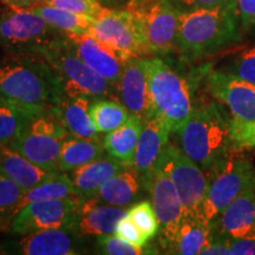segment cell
<instances>
[{"mask_svg": "<svg viewBox=\"0 0 255 255\" xmlns=\"http://www.w3.org/2000/svg\"><path fill=\"white\" fill-rule=\"evenodd\" d=\"M235 7L241 31L255 28V0H235Z\"/></svg>", "mask_w": 255, "mask_h": 255, "instance_id": "f35d334b", "label": "cell"}, {"mask_svg": "<svg viewBox=\"0 0 255 255\" xmlns=\"http://www.w3.org/2000/svg\"><path fill=\"white\" fill-rule=\"evenodd\" d=\"M0 174L27 190L49 177L52 171L38 167L11 145L0 142Z\"/></svg>", "mask_w": 255, "mask_h": 255, "instance_id": "603a6c76", "label": "cell"}, {"mask_svg": "<svg viewBox=\"0 0 255 255\" xmlns=\"http://www.w3.org/2000/svg\"><path fill=\"white\" fill-rule=\"evenodd\" d=\"M169 1L182 13V12H188L191 9L225 5L234 1V0H169Z\"/></svg>", "mask_w": 255, "mask_h": 255, "instance_id": "ab89813d", "label": "cell"}, {"mask_svg": "<svg viewBox=\"0 0 255 255\" xmlns=\"http://www.w3.org/2000/svg\"><path fill=\"white\" fill-rule=\"evenodd\" d=\"M229 255H255V239H232Z\"/></svg>", "mask_w": 255, "mask_h": 255, "instance_id": "b9f144b4", "label": "cell"}, {"mask_svg": "<svg viewBox=\"0 0 255 255\" xmlns=\"http://www.w3.org/2000/svg\"><path fill=\"white\" fill-rule=\"evenodd\" d=\"M37 113L0 96V142L12 144Z\"/></svg>", "mask_w": 255, "mask_h": 255, "instance_id": "f1b7e54d", "label": "cell"}, {"mask_svg": "<svg viewBox=\"0 0 255 255\" xmlns=\"http://www.w3.org/2000/svg\"><path fill=\"white\" fill-rule=\"evenodd\" d=\"M83 235L76 226L45 229L24 235L17 253L24 255H76L83 253Z\"/></svg>", "mask_w": 255, "mask_h": 255, "instance_id": "e0dca14e", "label": "cell"}, {"mask_svg": "<svg viewBox=\"0 0 255 255\" xmlns=\"http://www.w3.org/2000/svg\"><path fill=\"white\" fill-rule=\"evenodd\" d=\"M220 234L255 239V180L219 216Z\"/></svg>", "mask_w": 255, "mask_h": 255, "instance_id": "d6986e66", "label": "cell"}, {"mask_svg": "<svg viewBox=\"0 0 255 255\" xmlns=\"http://www.w3.org/2000/svg\"><path fill=\"white\" fill-rule=\"evenodd\" d=\"M142 186L141 177L135 169L126 167L101 187L96 197L108 205L127 207L136 200Z\"/></svg>", "mask_w": 255, "mask_h": 255, "instance_id": "d4e9b609", "label": "cell"}, {"mask_svg": "<svg viewBox=\"0 0 255 255\" xmlns=\"http://www.w3.org/2000/svg\"><path fill=\"white\" fill-rule=\"evenodd\" d=\"M39 55L57 73L68 97L81 95L95 100L116 97L117 89L77 55L68 36L53 40L39 51Z\"/></svg>", "mask_w": 255, "mask_h": 255, "instance_id": "277c9868", "label": "cell"}, {"mask_svg": "<svg viewBox=\"0 0 255 255\" xmlns=\"http://www.w3.org/2000/svg\"><path fill=\"white\" fill-rule=\"evenodd\" d=\"M91 119L100 132H110L130 120L131 115L121 101L115 98H101L92 102Z\"/></svg>", "mask_w": 255, "mask_h": 255, "instance_id": "f546056e", "label": "cell"}, {"mask_svg": "<svg viewBox=\"0 0 255 255\" xmlns=\"http://www.w3.org/2000/svg\"><path fill=\"white\" fill-rule=\"evenodd\" d=\"M128 165H124L114 158L113 156L101 157L95 161L75 169L72 171V181L76 194L83 200L96 196L101 187L110 180L114 175L122 170Z\"/></svg>", "mask_w": 255, "mask_h": 255, "instance_id": "7402d4cb", "label": "cell"}, {"mask_svg": "<svg viewBox=\"0 0 255 255\" xmlns=\"http://www.w3.org/2000/svg\"><path fill=\"white\" fill-rule=\"evenodd\" d=\"M90 33L126 60L150 56L136 14L129 8L104 7L95 18Z\"/></svg>", "mask_w": 255, "mask_h": 255, "instance_id": "30bf717a", "label": "cell"}, {"mask_svg": "<svg viewBox=\"0 0 255 255\" xmlns=\"http://www.w3.org/2000/svg\"><path fill=\"white\" fill-rule=\"evenodd\" d=\"M128 216L135 223L144 237L150 240L159 231V222L152 203L149 201H141L131 208L128 209Z\"/></svg>", "mask_w": 255, "mask_h": 255, "instance_id": "d6a6232c", "label": "cell"}, {"mask_svg": "<svg viewBox=\"0 0 255 255\" xmlns=\"http://www.w3.org/2000/svg\"><path fill=\"white\" fill-rule=\"evenodd\" d=\"M152 115H158L176 133L193 113V98L187 79L159 57H146Z\"/></svg>", "mask_w": 255, "mask_h": 255, "instance_id": "5b68a950", "label": "cell"}, {"mask_svg": "<svg viewBox=\"0 0 255 255\" xmlns=\"http://www.w3.org/2000/svg\"><path fill=\"white\" fill-rule=\"evenodd\" d=\"M94 101L95 98L85 95L76 97L65 96L53 108L52 113L69 135L87 139H100V131L96 129L90 114Z\"/></svg>", "mask_w": 255, "mask_h": 255, "instance_id": "ffe728a7", "label": "cell"}, {"mask_svg": "<svg viewBox=\"0 0 255 255\" xmlns=\"http://www.w3.org/2000/svg\"><path fill=\"white\" fill-rule=\"evenodd\" d=\"M145 189L150 193L151 203L159 222L162 245L173 247L184 216L182 201L171 178L156 167Z\"/></svg>", "mask_w": 255, "mask_h": 255, "instance_id": "4fadbf2b", "label": "cell"}, {"mask_svg": "<svg viewBox=\"0 0 255 255\" xmlns=\"http://www.w3.org/2000/svg\"><path fill=\"white\" fill-rule=\"evenodd\" d=\"M68 37L77 55L117 89L127 60L91 33Z\"/></svg>", "mask_w": 255, "mask_h": 255, "instance_id": "ac0fdd59", "label": "cell"}, {"mask_svg": "<svg viewBox=\"0 0 255 255\" xmlns=\"http://www.w3.org/2000/svg\"><path fill=\"white\" fill-rule=\"evenodd\" d=\"M96 246H97V253L107 255H141L148 253L144 247L129 244L116 234L97 235Z\"/></svg>", "mask_w": 255, "mask_h": 255, "instance_id": "836d02e7", "label": "cell"}, {"mask_svg": "<svg viewBox=\"0 0 255 255\" xmlns=\"http://www.w3.org/2000/svg\"><path fill=\"white\" fill-rule=\"evenodd\" d=\"M115 234H116L119 238L123 239L124 241L129 242V244L135 245V246H138V247H144L146 242H148V239L142 234L141 231L136 227L135 223L129 219V216L128 215L121 219L120 222L117 223Z\"/></svg>", "mask_w": 255, "mask_h": 255, "instance_id": "74e56055", "label": "cell"}, {"mask_svg": "<svg viewBox=\"0 0 255 255\" xmlns=\"http://www.w3.org/2000/svg\"><path fill=\"white\" fill-rule=\"evenodd\" d=\"M202 214L214 222L222 212L255 180V167L246 155L232 149L226 161L209 175Z\"/></svg>", "mask_w": 255, "mask_h": 255, "instance_id": "52a82bcc", "label": "cell"}, {"mask_svg": "<svg viewBox=\"0 0 255 255\" xmlns=\"http://www.w3.org/2000/svg\"><path fill=\"white\" fill-rule=\"evenodd\" d=\"M156 167L161 168L174 182L182 201L184 215L202 214L209 184L208 175L180 146L170 143L165 146Z\"/></svg>", "mask_w": 255, "mask_h": 255, "instance_id": "9c48e42d", "label": "cell"}, {"mask_svg": "<svg viewBox=\"0 0 255 255\" xmlns=\"http://www.w3.org/2000/svg\"><path fill=\"white\" fill-rule=\"evenodd\" d=\"M128 8L136 14L150 55L165 56L176 50L181 12L169 0H150Z\"/></svg>", "mask_w": 255, "mask_h": 255, "instance_id": "8fae6325", "label": "cell"}, {"mask_svg": "<svg viewBox=\"0 0 255 255\" xmlns=\"http://www.w3.org/2000/svg\"><path fill=\"white\" fill-rule=\"evenodd\" d=\"M213 235V222L203 214L184 215L171 250L182 255L201 254Z\"/></svg>", "mask_w": 255, "mask_h": 255, "instance_id": "cb8c5ba5", "label": "cell"}, {"mask_svg": "<svg viewBox=\"0 0 255 255\" xmlns=\"http://www.w3.org/2000/svg\"><path fill=\"white\" fill-rule=\"evenodd\" d=\"M146 57H133L128 59L117 85L119 100L131 116L142 121L152 116Z\"/></svg>", "mask_w": 255, "mask_h": 255, "instance_id": "9a60e30c", "label": "cell"}, {"mask_svg": "<svg viewBox=\"0 0 255 255\" xmlns=\"http://www.w3.org/2000/svg\"><path fill=\"white\" fill-rule=\"evenodd\" d=\"M83 201L81 196L72 195L28 203L12 220L9 231L13 234L26 235L45 229L76 226Z\"/></svg>", "mask_w": 255, "mask_h": 255, "instance_id": "7c38bea8", "label": "cell"}, {"mask_svg": "<svg viewBox=\"0 0 255 255\" xmlns=\"http://www.w3.org/2000/svg\"><path fill=\"white\" fill-rule=\"evenodd\" d=\"M231 138L234 149L254 148L255 146V121L244 122L231 117Z\"/></svg>", "mask_w": 255, "mask_h": 255, "instance_id": "8d00e7d4", "label": "cell"}, {"mask_svg": "<svg viewBox=\"0 0 255 255\" xmlns=\"http://www.w3.org/2000/svg\"><path fill=\"white\" fill-rule=\"evenodd\" d=\"M72 195H77L72 178L65 174H60V171H57L32 187L31 189L26 190L21 201V208L36 201L63 199Z\"/></svg>", "mask_w": 255, "mask_h": 255, "instance_id": "4dcf8cb0", "label": "cell"}, {"mask_svg": "<svg viewBox=\"0 0 255 255\" xmlns=\"http://www.w3.org/2000/svg\"><path fill=\"white\" fill-rule=\"evenodd\" d=\"M105 151L104 144L100 139H87L69 135L64 141L59 154V171H73L81 165L103 157Z\"/></svg>", "mask_w": 255, "mask_h": 255, "instance_id": "4316f807", "label": "cell"}, {"mask_svg": "<svg viewBox=\"0 0 255 255\" xmlns=\"http://www.w3.org/2000/svg\"><path fill=\"white\" fill-rule=\"evenodd\" d=\"M69 132L64 129L52 111L39 114L31 120L12 148L30 159L32 163L46 170L59 171L58 159Z\"/></svg>", "mask_w": 255, "mask_h": 255, "instance_id": "ba28073f", "label": "cell"}, {"mask_svg": "<svg viewBox=\"0 0 255 255\" xmlns=\"http://www.w3.org/2000/svg\"><path fill=\"white\" fill-rule=\"evenodd\" d=\"M229 246H231V238L227 235L219 234L218 237L212 235V240L203 248L201 254L206 255H229Z\"/></svg>", "mask_w": 255, "mask_h": 255, "instance_id": "60d3db41", "label": "cell"}, {"mask_svg": "<svg viewBox=\"0 0 255 255\" xmlns=\"http://www.w3.org/2000/svg\"><path fill=\"white\" fill-rule=\"evenodd\" d=\"M170 132L171 130L168 123L158 115H152L143 122L131 167L139 175L144 188L154 173L162 152L169 143Z\"/></svg>", "mask_w": 255, "mask_h": 255, "instance_id": "2e32d148", "label": "cell"}, {"mask_svg": "<svg viewBox=\"0 0 255 255\" xmlns=\"http://www.w3.org/2000/svg\"><path fill=\"white\" fill-rule=\"evenodd\" d=\"M96 196L85 199L82 202L76 227L83 237L85 235L115 234L117 223L128 214L124 207L102 205Z\"/></svg>", "mask_w": 255, "mask_h": 255, "instance_id": "44dd1931", "label": "cell"}, {"mask_svg": "<svg viewBox=\"0 0 255 255\" xmlns=\"http://www.w3.org/2000/svg\"><path fill=\"white\" fill-rule=\"evenodd\" d=\"M31 11L45 19L51 26L62 32L65 36H78L91 32L94 18L85 14H79L76 12L55 7L49 5H37L30 7Z\"/></svg>", "mask_w": 255, "mask_h": 255, "instance_id": "83f0119b", "label": "cell"}, {"mask_svg": "<svg viewBox=\"0 0 255 255\" xmlns=\"http://www.w3.org/2000/svg\"><path fill=\"white\" fill-rule=\"evenodd\" d=\"M144 121L131 116L130 120L103 138V144L108 154L128 167H131L133 156L141 135Z\"/></svg>", "mask_w": 255, "mask_h": 255, "instance_id": "484cf974", "label": "cell"}, {"mask_svg": "<svg viewBox=\"0 0 255 255\" xmlns=\"http://www.w3.org/2000/svg\"><path fill=\"white\" fill-rule=\"evenodd\" d=\"M63 36L65 34L30 8L7 6L0 11V47L7 55L39 53Z\"/></svg>", "mask_w": 255, "mask_h": 255, "instance_id": "8992f818", "label": "cell"}, {"mask_svg": "<svg viewBox=\"0 0 255 255\" xmlns=\"http://www.w3.org/2000/svg\"><path fill=\"white\" fill-rule=\"evenodd\" d=\"M26 189L0 174V232L9 228L12 220L21 209V201Z\"/></svg>", "mask_w": 255, "mask_h": 255, "instance_id": "1f68e13d", "label": "cell"}, {"mask_svg": "<svg viewBox=\"0 0 255 255\" xmlns=\"http://www.w3.org/2000/svg\"><path fill=\"white\" fill-rule=\"evenodd\" d=\"M176 133L182 151L208 176L226 161L233 149L231 119L220 103L194 108Z\"/></svg>", "mask_w": 255, "mask_h": 255, "instance_id": "3957f363", "label": "cell"}, {"mask_svg": "<svg viewBox=\"0 0 255 255\" xmlns=\"http://www.w3.org/2000/svg\"><path fill=\"white\" fill-rule=\"evenodd\" d=\"M0 96L37 114L52 111L65 97L57 73L39 53L0 59Z\"/></svg>", "mask_w": 255, "mask_h": 255, "instance_id": "6da1fadb", "label": "cell"}, {"mask_svg": "<svg viewBox=\"0 0 255 255\" xmlns=\"http://www.w3.org/2000/svg\"><path fill=\"white\" fill-rule=\"evenodd\" d=\"M226 72L255 84V45L239 53Z\"/></svg>", "mask_w": 255, "mask_h": 255, "instance_id": "e575fe53", "label": "cell"}, {"mask_svg": "<svg viewBox=\"0 0 255 255\" xmlns=\"http://www.w3.org/2000/svg\"><path fill=\"white\" fill-rule=\"evenodd\" d=\"M40 5L55 6V7L66 9V11L85 14L94 19L105 7L100 0H43Z\"/></svg>", "mask_w": 255, "mask_h": 255, "instance_id": "d590c367", "label": "cell"}, {"mask_svg": "<svg viewBox=\"0 0 255 255\" xmlns=\"http://www.w3.org/2000/svg\"><path fill=\"white\" fill-rule=\"evenodd\" d=\"M241 33L235 0L191 9L180 15L176 50L188 60L200 59L238 43Z\"/></svg>", "mask_w": 255, "mask_h": 255, "instance_id": "7a4b0ae2", "label": "cell"}, {"mask_svg": "<svg viewBox=\"0 0 255 255\" xmlns=\"http://www.w3.org/2000/svg\"><path fill=\"white\" fill-rule=\"evenodd\" d=\"M210 95L222 103L233 120L255 121V84L226 71H213L207 79Z\"/></svg>", "mask_w": 255, "mask_h": 255, "instance_id": "5bb4252c", "label": "cell"}, {"mask_svg": "<svg viewBox=\"0 0 255 255\" xmlns=\"http://www.w3.org/2000/svg\"><path fill=\"white\" fill-rule=\"evenodd\" d=\"M7 6L17 8H30L33 6L40 5L43 0H1Z\"/></svg>", "mask_w": 255, "mask_h": 255, "instance_id": "7bdbcfd3", "label": "cell"}, {"mask_svg": "<svg viewBox=\"0 0 255 255\" xmlns=\"http://www.w3.org/2000/svg\"><path fill=\"white\" fill-rule=\"evenodd\" d=\"M146 1H150V0H131V1L129 2V6H136V5H141V4H144Z\"/></svg>", "mask_w": 255, "mask_h": 255, "instance_id": "ee69618b", "label": "cell"}]
</instances>
